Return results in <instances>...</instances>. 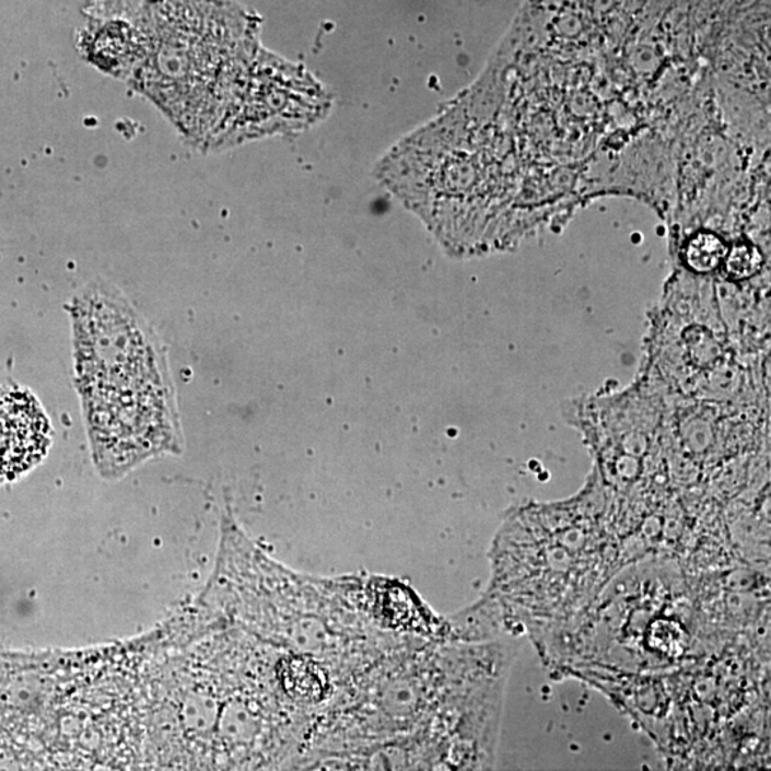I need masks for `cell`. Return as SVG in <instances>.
Wrapping results in <instances>:
<instances>
[{
    "label": "cell",
    "mask_w": 771,
    "mask_h": 771,
    "mask_svg": "<svg viewBox=\"0 0 771 771\" xmlns=\"http://www.w3.org/2000/svg\"><path fill=\"white\" fill-rule=\"evenodd\" d=\"M73 358L83 410L125 413L175 400L156 334L109 284L73 299Z\"/></svg>",
    "instance_id": "cell-1"
},
{
    "label": "cell",
    "mask_w": 771,
    "mask_h": 771,
    "mask_svg": "<svg viewBox=\"0 0 771 771\" xmlns=\"http://www.w3.org/2000/svg\"><path fill=\"white\" fill-rule=\"evenodd\" d=\"M48 445V422L36 401L0 390V483L25 474Z\"/></svg>",
    "instance_id": "cell-2"
}]
</instances>
